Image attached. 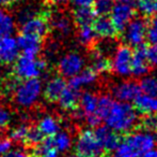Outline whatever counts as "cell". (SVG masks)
I'll return each mask as SVG.
<instances>
[{"label":"cell","mask_w":157,"mask_h":157,"mask_svg":"<svg viewBox=\"0 0 157 157\" xmlns=\"http://www.w3.org/2000/svg\"><path fill=\"white\" fill-rule=\"evenodd\" d=\"M103 121L116 132L125 134L134 129L137 125L138 113L129 102L113 100Z\"/></svg>","instance_id":"6da1fadb"},{"label":"cell","mask_w":157,"mask_h":157,"mask_svg":"<svg viewBox=\"0 0 157 157\" xmlns=\"http://www.w3.org/2000/svg\"><path fill=\"white\" fill-rule=\"evenodd\" d=\"M42 93V83L37 78L23 80L18 82L13 95L14 100L18 105L24 108H30L36 102Z\"/></svg>","instance_id":"7a4b0ae2"},{"label":"cell","mask_w":157,"mask_h":157,"mask_svg":"<svg viewBox=\"0 0 157 157\" xmlns=\"http://www.w3.org/2000/svg\"><path fill=\"white\" fill-rule=\"evenodd\" d=\"M47 63L45 59L24 55L17 57L14 65V76L19 80L37 78L46 69Z\"/></svg>","instance_id":"3957f363"},{"label":"cell","mask_w":157,"mask_h":157,"mask_svg":"<svg viewBox=\"0 0 157 157\" xmlns=\"http://www.w3.org/2000/svg\"><path fill=\"white\" fill-rule=\"evenodd\" d=\"M76 154L82 157H104L105 150L97 140L94 131L85 129L78 134L75 145Z\"/></svg>","instance_id":"277c9868"},{"label":"cell","mask_w":157,"mask_h":157,"mask_svg":"<svg viewBox=\"0 0 157 157\" xmlns=\"http://www.w3.org/2000/svg\"><path fill=\"white\" fill-rule=\"evenodd\" d=\"M50 15L48 12L34 14L29 19L21 24V34L30 35L40 39H45L50 31Z\"/></svg>","instance_id":"5b68a950"},{"label":"cell","mask_w":157,"mask_h":157,"mask_svg":"<svg viewBox=\"0 0 157 157\" xmlns=\"http://www.w3.org/2000/svg\"><path fill=\"white\" fill-rule=\"evenodd\" d=\"M97 100H98V96L93 93L86 92L82 95H80L78 109L82 118L87 122L90 127H96L101 122V119L96 113Z\"/></svg>","instance_id":"8992f818"},{"label":"cell","mask_w":157,"mask_h":157,"mask_svg":"<svg viewBox=\"0 0 157 157\" xmlns=\"http://www.w3.org/2000/svg\"><path fill=\"white\" fill-rule=\"evenodd\" d=\"M147 25L142 19H132L123 29V40L128 46L137 48L147 38Z\"/></svg>","instance_id":"52a82bcc"},{"label":"cell","mask_w":157,"mask_h":157,"mask_svg":"<svg viewBox=\"0 0 157 157\" xmlns=\"http://www.w3.org/2000/svg\"><path fill=\"white\" fill-rule=\"evenodd\" d=\"M132 51L128 45L119 46L114 50L112 60H110L111 69L120 76H128L132 74Z\"/></svg>","instance_id":"ba28073f"},{"label":"cell","mask_w":157,"mask_h":157,"mask_svg":"<svg viewBox=\"0 0 157 157\" xmlns=\"http://www.w3.org/2000/svg\"><path fill=\"white\" fill-rule=\"evenodd\" d=\"M124 140L140 155L144 154L150 150L155 149L157 144L156 137L151 131H145V130L132 132Z\"/></svg>","instance_id":"9c48e42d"},{"label":"cell","mask_w":157,"mask_h":157,"mask_svg":"<svg viewBox=\"0 0 157 157\" xmlns=\"http://www.w3.org/2000/svg\"><path fill=\"white\" fill-rule=\"evenodd\" d=\"M85 59L77 53L64 55L58 64V72L63 78H72L83 69Z\"/></svg>","instance_id":"30bf717a"},{"label":"cell","mask_w":157,"mask_h":157,"mask_svg":"<svg viewBox=\"0 0 157 157\" xmlns=\"http://www.w3.org/2000/svg\"><path fill=\"white\" fill-rule=\"evenodd\" d=\"M111 22L116 28L117 32H122L128 23L134 19L135 11L132 4L119 2L112 6L110 11Z\"/></svg>","instance_id":"8fae6325"},{"label":"cell","mask_w":157,"mask_h":157,"mask_svg":"<svg viewBox=\"0 0 157 157\" xmlns=\"http://www.w3.org/2000/svg\"><path fill=\"white\" fill-rule=\"evenodd\" d=\"M141 88L137 82L135 81H123L116 84L111 88V95L118 101L130 102L140 95Z\"/></svg>","instance_id":"7c38bea8"},{"label":"cell","mask_w":157,"mask_h":157,"mask_svg":"<svg viewBox=\"0 0 157 157\" xmlns=\"http://www.w3.org/2000/svg\"><path fill=\"white\" fill-rule=\"evenodd\" d=\"M19 54L17 41L10 36L0 38V65L14 64Z\"/></svg>","instance_id":"4fadbf2b"},{"label":"cell","mask_w":157,"mask_h":157,"mask_svg":"<svg viewBox=\"0 0 157 157\" xmlns=\"http://www.w3.org/2000/svg\"><path fill=\"white\" fill-rule=\"evenodd\" d=\"M94 134L96 136L97 140L104 147L105 152H111L117 147V145L120 143L118 132L112 130L107 125H98L96 126L94 130Z\"/></svg>","instance_id":"5bb4252c"},{"label":"cell","mask_w":157,"mask_h":157,"mask_svg":"<svg viewBox=\"0 0 157 157\" xmlns=\"http://www.w3.org/2000/svg\"><path fill=\"white\" fill-rule=\"evenodd\" d=\"M145 48L147 46L141 44V45L137 46L135 52H132V74L137 78L147 76L150 70V65L147 63V54H145Z\"/></svg>","instance_id":"9a60e30c"},{"label":"cell","mask_w":157,"mask_h":157,"mask_svg":"<svg viewBox=\"0 0 157 157\" xmlns=\"http://www.w3.org/2000/svg\"><path fill=\"white\" fill-rule=\"evenodd\" d=\"M17 45L23 51L24 55L35 57L40 53L42 48V41L43 40L30 35L21 34L17 38Z\"/></svg>","instance_id":"2e32d148"},{"label":"cell","mask_w":157,"mask_h":157,"mask_svg":"<svg viewBox=\"0 0 157 157\" xmlns=\"http://www.w3.org/2000/svg\"><path fill=\"white\" fill-rule=\"evenodd\" d=\"M80 92L77 88H74L67 84L66 87L61 93L60 97L58 99V102L60 107L66 111H73L77 109L79 105V100H80Z\"/></svg>","instance_id":"e0dca14e"},{"label":"cell","mask_w":157,"mask_h":157,"mask_svg":"<svg viewBox=\"0 0 157 157\" xmlns=\"http://www.w3.org/2000/svg\"><path fill=\"white\" fill-rule=\"evenodd\" d=\"M66 85H67V83L63 79V76H60L52 78L46 84V87L44 89V98L48 102H56V101H58L61 93L66 87Z\"/></svg>","instance_id":"ac0fdd59"},{"label":"cell","mask_w":157,"mask_h":157,"mask_svg":"<svg viewBox=\"0 0 157 157\" xmlns=\"http://www.w3.org/2000/svg\"><path fill=\"white\" fill-rule=\"evenodd\" d=\"M134 101L139 113L147 116L157 113V97L147 94H140Z\"/></svg>","instance_id":"d6986e66"},{"label":"cell","mask_w":157,"mask_h":157,"mask_svg":"<svg viewBox=\"0 0 157 157\" xmlns=\"http://www.w3.org/2000/svg\"><path fill=\"white\" fill-rule=\"evenodd\" d=\"M70 79L71 80L68 82V85L74 88H77V89H80L81 87L94 84L97 80V73L91 68H89V69L81 70L79 73H77L76 76H72Z\"/></svg>","instance_id":"ffe728a7"},{"label":"cell","mask_w":157,"mask_h":157,"mask_svg":"<svg viewBox=\"0 0 157 157\" xmlns=\"http://www.w3.org/2000/svg\"><path fill=\"white\" fill-rule=\"evenodd\" d=\"M93 28L97 37L101 38H112L116 36V34H118L111 19H108L107 16H99V19H95L93 22Z\"/></svg>","instance_id":"44dd1931"},{"label":"cell","mask_w":157,"mask_h":157,"mask_svg":"<svg viewBox=\"0 0 157 157\" xmlns=\"http://www.w3.org/2000/svg\"><path fill=\"white\" fill-rule=\"evenodd\" d=\"M96 19V13L92 6H78L74 11V22L77 26L92 25Z\"/></svg>","instance_id":"7402d4cb"},{"label":"cell","mask_w":157,"mask_h":157,"mask_svg":"<svg viewBox=\"0 0 157 157\" xmlns=\"http://www.w3.org/2000/svg\"><path fill=\"white\" fill-rule=\"evenodd\" d=\"M49 144L58 152H66L72 147V138L66 131H58L52 137H47Z\"/></svg>","instance_id":"603a6c76"},{"label":"cell","mask_w":157,"mask_h":157,"mask_svg":"<svg viewBox=\"0 0 157 157\" xmlns=\"http://www.w3.org/2000/svg\"><path fill=\"white\" fill-rule=\"evenodd\" d=\"M36 127L45 137H52L60 131V122L54 116L46 115L40 119Z\"/></svg>","instance_id":"cb8c5ba5"},{"label":"cell","mask_w":157,"mask_h":157,"mask_svg":"<svg viewBox=\"0 0 157 157\" xmlns=\"http://www.w3.org/2000/svg\"><path fill=\"white\" fill-rule=\"evenodd\" d=\"M92 65L91 69L94 70L96 73H105L111 69L110 59L107 55L101 53L98 50H94L92 53Z\"/></svg>","instance_id":"d4e9b609"},{"label":"cell","mask_w":157,"mask_h":157,"mask_svg":"<svg viewBox=\"0 0 157 157\" xmlns=\"http://www.w3.org/2000/svg\"><path fill=\"white\" fill-rule=\"evenodd\" d=\"M44 138H45V136L40 131L39 128H37L36 126H29L27 134H26L23 143L27 147L34 149V147H36L37 145L41 144L42 141L44 140Z\"/></svg>","instance_id":"484cf974"},{"label":"cell","mask_w":157,"mask_h":157,"mask_svg":"<svg viewBox=\"0 0 157 157\" xmlns=\"http://www.w3.org/2000/svg\"><path fill=\"white\" fill-rule=\"evenodd\" d=\"M96 38H97V35L92 25H85L79 27L78 40L82 45L91 46L95 42Z\"/></svg>","instance_id":"4316f807"},{"label":"cell","mask_w":157,"mask_h":157,"mask_svg":"<svg viewBox=\"0 0 157 157\" xmlns=\"http://www.w3.org/2000/svg\"><path fill=\"white\" fill-rule=\"evenodd\" d=\"M50 27L55 28L58 32H60L63 36L70 34L71 29H72V24H71L70 19L62 15H58V16L54 17L50 22Z\"/></svg>","instance_id":"83f0119b"},{"label":"cell","mask_w":157,"mask_h":157,"mask_svg":"<svg viewBox=\"0 0 157 157\" xmlns=\"http://www.w3.org/2000/svg\"><path fill=\"white\" fill-rule=\"evenodd\" d=\"M111 157H140L141 155L138 154L125 140L120 141L117 147L113 150Z\"/></svg>","instance_id":"f1b7e54d"},{"label":"cell","mask_w":157,"mask_h":157,"mask_svg":"<svg viewBox=\"0 0 157 157\" xmlns=\"http://www.w3.org/2000/svg\"><path fill=\"white\" fill-rule=\"evenodd\" d=\"M14 30V21L8 13L0 11V36H10Z\"/></svg>","instance_id":"f546056e"},{"label":"cell","mask_w":157,"mask_h":157,"mask_svg":"<svg viewBox=\"0 0 157 157\" xmlns=\"http://www.w3.org/2000/svg\"><path fill=\"white\" fill-rule=\"evenodd\" d=\"M140 88L144 94L157 97V76H143L140 82Z\"/></svg>","instance_id":"4dcf8cb0"},{"label":"cell","mask_w":157,"mask_h":157,"mask_svg":"<svg viewBox=\"0 0 157 157\" xmlns=\"http://www.w3.org/2000/svg\"><path fill=\"white\" fill-rule=\"evenodd\" d=\"M112 102H113V98L111 96H108V95H101L98 97V100H97V109L96 113L99 116V118L103 121L104 118L107 114L108 110L110 109Z\"/></svg>","instance_id":"1f68e13d"},{"label":"cell","mask_w":157,"mask_h":157,"mask_svg":"<svg viewBox=\"0 0 157 157\" xmlns=\"http://www.w3.org/2000/svg\"><path fill=\"white\" fill-rule=\"evenodd\" d=\"M112 6V0H95L93 3L95 13L99 16H107L108 14H110Z\"/></svg>","instance_id":"d6a6232c"},{"label":"cell","mask_w":157,"mask_h":157,"mask_svg":"<svg viewBox=\"0 0 157 157\" xmlns=\"http://www.w3.org/2000/svg\"><path fill=\"white\" fill-rule=\"evenodd\" d=\"M138 9L144 16H152L156 12V0H136Z\"/></svg>","instance_id":"836d02e7"},{"label":"cell","mask_w":157,"mask_h":157,"mask_svg":"<svg viewBox=\"0 0 157 157\" xmlns=\"http://www.w3.org/2000/svg\"><path fill=\"white\" fill-rule=\"evenodd\" d=\"M30 125L28 124H21V125L14 127L10 132V139L12 141H15V142H21L23 143L24 139H25L26 134H27L28 128H29Z\"/></svg>","instance_id":"e575fe53"},{"label":"cell","mask_w":157,"mask_h":157,"mask_svg":"<svg viewBox=\"0 0 157 157\" xmlns=\"http://www.w3.org/2000/svg\"><path fill=\"white\" fill-rule=\"evenodd\" d=\"M12 122V113L6 107L0 105V131H4L8 129Z\"/></svg>","instance_id":"d590c367"},{"label":"cell","mask_w":157,"mask_h":157,"mask_svg":"<svg viewBox=\"0 0 157 157\" xmlns=\"http://www.w3.org/2000/svg\"><path fill=\"white\" fill-rule=\"evenodd\" d=\"M147 63L152 67H157V44H152L145 48Z\"/></svg>","instance_id":"8d00e7d4"},{"label":"cell","mask_w":157,"mask_h":157,"mask_svg":"<svg viewBox=\"0 0 157 157\" xmlns=\"http://www.w3.org/2000/svg\"><path fill=\"white\" fill-rule=\"evenodd\" d=\"M147 38L151 44H157V17L151 22L150 27H147Z\"/></svg>","instance_id":"74e56055"},{"label":"cell","mask_w":157,"mask_h":157,"mask_svg":"<svg viewBox=\"0 0 157 157\" xmlns=\"http://www.w3.org/2000/svg\"><path fill=\"white\" fill-rule=\"evenodd\" d=\"M12 145H13V141L10 138L0 139V156L4 155L9 151H11Z\"/></svg>","instance_id":"f35d334b"},{"label":"cell","mask_w":157,"mask_h":157,"mask_svg":"<svg viewBox=\"0 0 157 157\" xmlns=\"http://www.w3.org/2000/svg\"><path fill=\"white\" fill-rule=\"evenodd\" d=\"M144 125L147 129H153L157 131V113L153 115H147L144 121Z\"/></svg>","instance_id":"ab89813d"},{"label":"cell","mask_w":157,"mask_h":157,"mask_svg":"<svg viewBox=\"0 0 157 157\" xmlns=\"http://www.w3.org/2000/svg\"><path fill=\"white\" fill-rule=\"evenodd\" d=\"M1 157H33L31 153H25L21 150H15V151H9L6 154L2 155Z\"/></svg>","instance_id":"60d3db41"},{"label":"cell","mask_w":157,"mask_h":157,"mask_svg":"<svg viewBox=\"0 0 157 157\" xmlns=\"http://www.w3.org/2000/svg\"><path fill=\"white\" fill-rule=\"evenodd\" d=\"M74 3L77 6H92L95 0H73Z\"/></svg>","instance_id":"b9f144b4"},{"label":"cell","mask_w":157,"mask_h":157,"mask_svg":"<svg viewBox=\"0 0 157 157\" xmlns=\"http://www.w3.org/2000/svg\"><path fill=\"white\" fill-rule=\"evenodd\" d=\"M46 1L52 6H64L67 3L68 0H46Z\"/></svg>","instance_id":"7bdbcfd3"},{"label":"cell","mask_w":157,"mask_h":157,"mask_svg":"<svg viewBox=\"0 0 157 157\" xmlns=\"http://www.w3.org/2000/svg\"><path fill=\"white\" fill-rule=\"evenodd\" d=\"M140 157H157V151L155 149L150 150V151L145 152L144 154H142Z\"/></svg>","instance_id":"ee69618b"},{"label":"cell","mask_w":157,"mask_h":157,"mask_svg":"<svg viewBox=\"0 0 157 157\" xmlns=\"http://www.w3.org/2000/svg\"><path fill=\"white\" fill-rule=\"evenodd\" d=\"M18 1H21V0H0L1 4H3L4 6H11Z\"/></svg>","instance_id":"f6af8a7d"},{"label":"cell","mask_w":157,"mask_h":157,"mask_svg":"<svg viewBox=\"0 0 157 157\" xmlns=\"http://www.w3.org/2000/svg\"><path fill=\"white\" fill-rule=\"evenodd\" d=\"M118 2H122V3H127V4H132L136 0H117Z\"/></svg>","instance_id":"bcb514c9"},{"label":"cell","mask_w":157,"mask_h":157,"mask_svg":"<svg viewBox=\"0 0 157 157\" xmlns=\"http://www.w3.org/2000/svg\"><path fill=\"white\" fill-rule=\"evenodd\" d=\"M67 157H82V156H79V155H77V154H75V155H70Z\"/></svg>","instance_id":"7dc6e473"},{"label":"cell","mask_w":157,"mask_h":157,"mask_svg":"<svg viewBox=\"0 0 157 157\" xmlns=\"http://www.w3.org/2000/svg\"><path fill=\"white\" fill-rule=\"evenodd\" d=\"M156 11H157V0H156Z\"/></svg>","instance_id":"c3c4849f"},{"label":"cell","mask_w":157,"mask_h":157,"mask_svg":"<svg viewBox=\"0 0 157 157\" xmlns=\"http://www.w3.org/2000/svg\"><path fill=\"white\" fill-rule=\"evenodd\" d=\"M0 38H1V36H0Z\"/></svg>","instance_id":"681fc988"},{"label":"cell","mask_w":157,"mask_h":157,"mask_svg":"<svg viewBox=\"0 0 157 157\" xmlns=\"http://www.w3.org/2000/svg\"><path fill=\"white\" fill-rule=\"evenodd\" d=\"M0 4H1V2H0Z\"/></svg>","instance_id":"f907efd6"}]
</instances>
